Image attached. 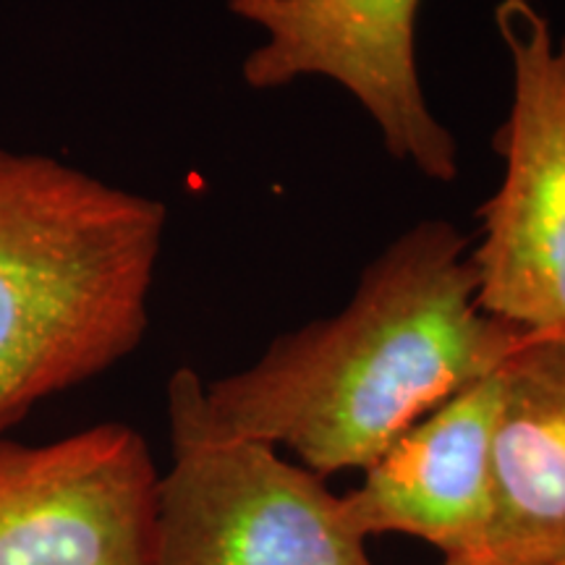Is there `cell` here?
Returning a JSON list of instances; mask_svg holds the SVG:
<instances>
[{"label": "cell", "mask_w": 565, "mask_h": 565, "mask_svg": "<svg viewBox=\"0 0 565 565\" xmlns=\"http://www.w3.org/2000/svg\"><path fill=\"white\" fill-rule=\"evenodd\" d=\"M529 338L484 315L469 238L419 221L364 267L341 312L282 333L242 372L168 383L215 437L286 448L320 477L362 469Z\"/></svg>", "instance_id": "obj_1"}, {"label": "cell", "mask_w": 565, "mask_h": 565, "mask_svg": "<svg viewBox=\"0 0 565 565\" xmlns=\"http://www.w3.org/2000/svg\"><path fill=\"white\" fill-rule=\"evenodd\" d=\"M168 210L0 147V437L141 343Z\"/></svg>", "instance_id": "obj_2"}, {"label": "cell", "mask_w": 565, "mask_h": 565, "mask_svg": "<svg viewBox=\"0 0 565 565\" xmlns=\"http://www.w3.org/2000/svg\"><path fill=\"white\" fill-rule=\"evenodd\" d=\"M494 26L513 87L494 134L503 175L471 246L477 303L529 341L565 343V34L536 0H500Z\"/></svg>", "instance_id": "obj_3"}, {"label": "cell", "mask_w": 565, "mask_h": 565, "mask_svg": "<svg viewBox=\"0 0 565 565\" xmlns=\"http://www.w3.org/2000/svg\"><path fill=\"white\" fill-rule=\"evenodd\" d=\"M168 427L158 565H374L324 477L267 443L204 433L173 393Z\"/></svg>", "instance_id": "obj_4"}, {"label": "cell", "mask_w": 565, "mask_h": 565, "mask_svg": "<svg viewBox=\"0 0 565 565\" xmlns=\"http://www.w3.org/2000/svg\"><path fill=\"white\" fill-rule=\"evenodd\" d=\"M422 0H228L265 34L244 58L252 89L328 79L362 105L393 160L435 183L458 179L454 131L437 121L416 66Z\"/></svg>", "instance_id": "obj_5"}, {"label": "cell", "mask_w": 565, "mask_h": 565, "mask_svg": "<svg viewBox=\"0 0 565 565\" xmlns=\"http://www.w3.org/2000/svg\"><path fill=\"white\" fill-rule=\"evenodd\" d=\"M160 471L129 424L0 437V565H158Z\"/></svg>", "instance_id": "obj_6"}, {"label": "cell", "mask_w": 565, "mask_h": 565, "mask_svg": "<svg viewBox=\"0 0 565 565\" xmlns=\"http://www.w3.org/2000/svg\"><path fill=\"white\" fill-rule=\"evenodd\" d=\"M498 370L406 429L343 494L353 524L372 534H412L445 557H482L490 524V445Z\"/></svg>", "instance_id": "obj_7"}, {"label": "cell", "mask_w": 565, "mask_h": 565, "mask_svg": "<svg viewBox=\"0 0 565 565\" xmlns=\"http://www.w3.org/2000/svg\"><path fill=\"white\" fill-rule=\"evenodd\" d=\"M498 385L479 561L565 565V343L519 345L498 366Z\"/></svg>", "instance_id": "obj_8"}, {"label": "cell", "mask_w": 565, "mask_h": 565, "mask_svg": "<svg viewBox=\"0 0 565 565\" xmlns=\"http://www.w3.org/2000/svg\"><path fill=\"white\" fill-rule=\"evenodd\" d=\"M443 565H490V563L479 561V557H445Z\"/></svg>", "instance_id": "obj_9"}]
</instances>
